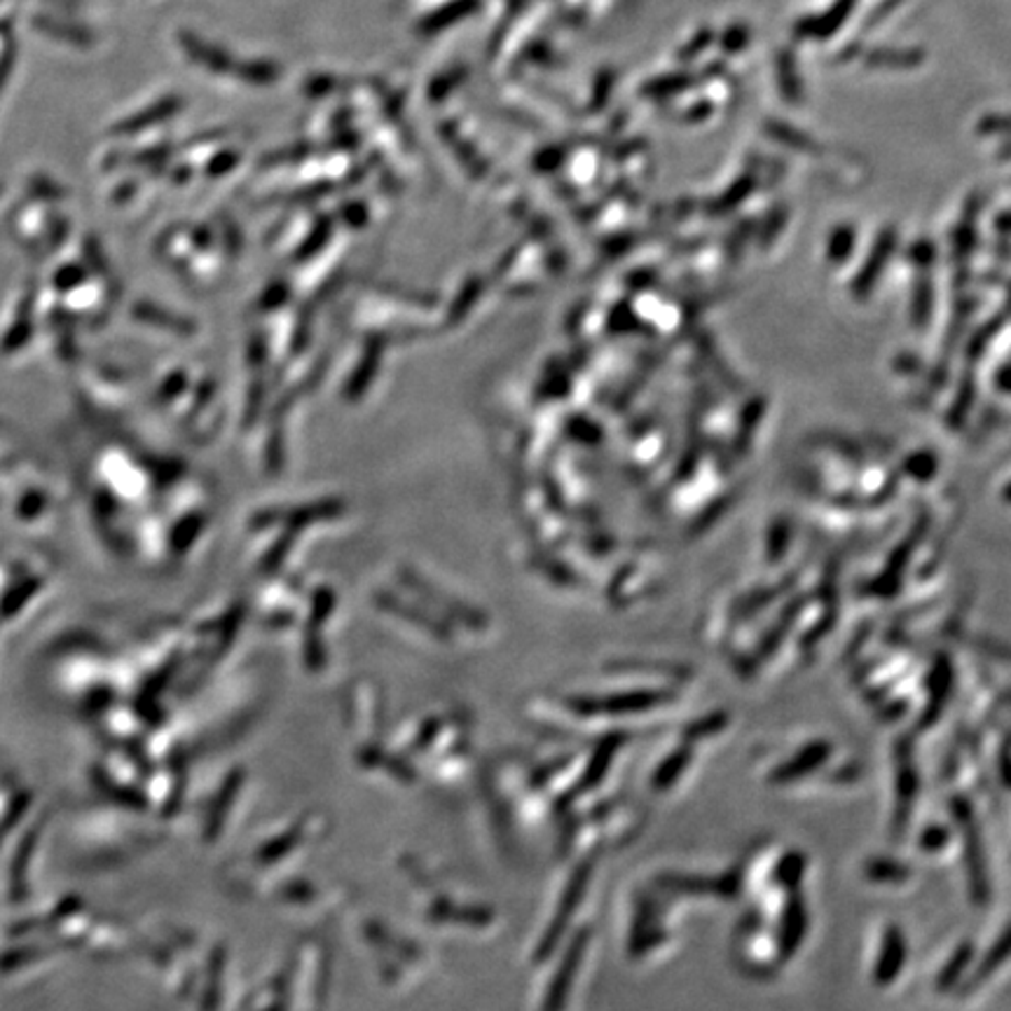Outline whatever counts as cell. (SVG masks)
<instances>
[{
	"instance_id": "obj_1",
	"label": "cell",
	"mask_w": 1011,
	"mask_h": 1011,
	"mask_svg": "<svg viewBox=\"0 0 1011 1011\" xmlns=\"http://www.w3.org/2000/svg\"><path fill=\"white\" fill-rule=\"evenodd\" d=\"M179 43L183 47L185 55L193 59L195 64H200L202 68H206V71H212V73H235V59L230 52H225L223 47L218 45H212V43H204L200 36H195V33H190V31H181L179 33Z\"/></svg>"
},
{
	"instance_id": "obj_2",
	"label": "cell",
	"mask_w": 1011,
	"mask_h": 1011,
	"mask_svg": "<svg viewBox=\"0 0 1011 1011\" xmlns=\"http://www.w3.org/2000/svg\"><path fill=\"white\" fill-rule=\"evenodd\" d=\"M31 24L33 29H38L52 41H59L66 45H73V47H92L96 41L90 29H84L73 22H66V20H57V16H49V14H36Z\"/></svg>"
},
{
	"instance_id": "obj_3",
	"label": "cell",
	"mask_w": 1011,
	"mask_h": 1011,
	"mask_svg": "<svg viewBox=\"0 0 1011 1011\" xmlns=\"http://www.w3.org/2000/svg\"><path fill=\"white\" fill-rule=\"evenodd\" d=\"M478 8H480V0H452V3L427 14L424 20L417 24V33H422V36H433V33H441L447 26H455L457 22L466 20V16L478 12Z\"/></svg>"
},
{
	"instance_id": "obj_4",
	"label": "cell",
	"mask_w": 1011,
	"mask_h": 1011,
	"mask_svg": "<svg viewBox=\"0 0 1011 1011\" xmlns=\"http://www.w3.org/2000/svg\"><path fill=\"white\" fill-rule=\"evenodd\" d=\"M181 106H183V101H181L179 96H164V99L157 101L155 106L141 111L136 117H129L127 122H122L120 129H125V132H138V129L148 127V125H155V122H162V120L171 117Z\"/></svg>"
},
{
	"instance_id": "obj_5",
	"label": "cell",
	"mask_w": 1011,
	"mask_h": 1011,
	"mask_svg": "<svg viewBox=\"0 0 1011 1011\" xmlns=\"http://www.w3.org/2000/svg\"><path fill=\"white\" fill-rule=\"evenodd\" d=\"M235 73L239 80L249 82V84H272L282 76V68H279L274 61L265 59H253V61H243L235 64Z\"/></svg>"
},
{
	"instance_id": "obj_6",
	"label": "cell",
	"mask_w": 1011,
	"mask_h": 1011,
	"mask_svg": "<svg viewBox=\"0 0 1011 1011\" xmlns=\"http://www.w3.org/2000/svg\"><path fill=\"white\" fill-rule=\"evenodd\" d=\"M466 78V68H452V71H445L441 76H435L431 82H429V99L433 101H439L443 96H447L452 90H457V87L462 84V80Z\"/></svg>"
},
{
	"instance_id": "obj_7",
	"label": "cell",
	"mask_w": 1011,
	"mask_h": 1011,
	"mask_svg": "<svg viewBox=\"0 0 1011 1011\" xmlns=\"http://www.w3.org/2000/svg\"><path fill=\"white\" fill-rule=\"evenodd\" d=\"M338 87V80L333 76H311L307 82H305V92L309 96H323V94H330Z\"/></svg>"
},
{
	"instance_id": "obj_8",
	"label": "cell",
	"mask_w": 1011,
	"mask_h": 1011,
	"mask_svg": "<svg viewBox=\"0 0 1011 1011\" xmlns=\"http://www.w3.org/2000/svg\"><path fill=\"white\" fill-rule=\"evenodd\" d=\"M14 61H16V45L12 41H8L3 55H0V90H3L5 82L10 80Z\"/></svg>"
},
{
	"instance_id": "obj_9",
	"label": "cell",
	"mask_w": 1011,
	"mask_h": 1011,
	"mask_svg": "<svg viewBox=\"0 0 1011 1011\" xmlns=\"http://www.w3.org/2000/svg\"><path fill=\"white\" fill-rule=\"evenodd\" d=\"M612 82H614L612 73H602V76H600V80H598V84H595V92H592V94H595V101H600V106L604 103V99H606V94H609V87H612Z\"/></svg>"
}]
</instances>
